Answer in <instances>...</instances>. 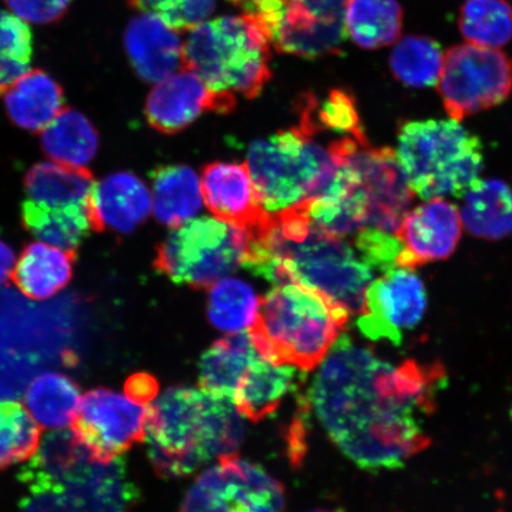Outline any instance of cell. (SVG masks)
<instances>
[{
  "label": "cell",
  "instance_id": "obj_23",
  "mask_svg": "<svg viewBox=\"0 0 512 512\" xmlns=\"http://www.w3.org/2000/svg\"><path fill=\"white\" fill-rule=\"evenodd\" d=\"M258 356L259 352L246 330L220 338L201 357V388L233 401L238 384Z\"/></svg>",
  "mask_w": 512,
  "mask_h": 512
},
{
  "label": "cell",
  "instance_id": "obj_17",
  "mask_svg": "<svg viewBox=\"0 0 512 512\" xmlns=\"http://www.w3.org/2000/svg\"><path fill=\"white\" fill-rule=\"evenodd\" d=\"M124 44L134 72L145 82L158 83L184 69L179 31L149 12H140L128 22Z\"/></svg>",
  "mask_w": 512,
  "mask_h": 512
},
{
  "label": "cell",
  "instance_id": "obj_42",
  "mask_svg": "<svg viewBox=\"0 0 512 512\" xmlns=\"http://www.w3.org/2000/svg\"><path fill=\"white\" fill-rule=\"evenodd\" d=\"M16 265V256L12 248L0 240V285L6 283L12 277Z\"/></svg>",
  "mask_w": 512,
  "mask_h": 512
},
{
  "label": "cell",
  "instance_id": "obj_31",
  "mask_svg": "<svg viewBox=\"0 0 512 512\" xmlns=\"http://www.w3.org/2000/svg\"><path fill=\"white\" fill-rule=\"evenodd\" d=\"M300 125L311 134L335 133L339 137L367 140L354 96L344 89H334L323 101L306 95L300 104Z\"/></svg>",
  "mask_w": 512,
  "mask_h": 512
},
{
  "label": "cell",
  "instance_id": "obj_2",
  "mask_svg": "<svg viewBox=\"0 0 512 512\" xmlns=\"http://www.w3.org/2000/svg\"><path fill=\"white\" fill-rule=\"evenodd\" d=\"M248 233L247 270L274 285L310 288L350 315L362 313L374 270L354 241L318 228L300 204L267 211Z\"/></svg>",
  "mask_w": 512,
  "mask_h": 512
},
{
  "label": "cell",
  "instance_id": "obj_1",
  "mask_svg": "<svg viewBox=\"0 0 512 512\" xmlns=\"http://www.w3.org/2000/svg\"><path fill=\"white\" fill-rule=\"evenodd\" d=\"M392 368L341 335L311 389L320 424L339 450L364 470L399 469L431 445L413 409L396 394Z\"/></svg>",
  "mask_w": 512,
  "mask_h": 512
},
{
  "label": "cell",
  "instance_id": "obj_19",
  "mask_svg": "<svg viewBox=\"0 0 512 512\" xmlns=\"http://www.w3.org/2000/svg\"><path fill=\"white\" fill-rule=\"evenodd\" d=\"M151 208L149 189L130 172H115L95 182L88 197L95 232L131 233L149 217Z\"/></svg>",
  "mask_w": 512,
  "mask_h": 512
},
{
  "label": "cell",
  "instance_id": "obj_11",
  "mask_svg": "<svg viewBox=\"0 0 512 512\" xmlns=\"http://www.w3.org/2000/svg\"><path fill=\"white\" fill-rule=\"evenodd\" d=\"M284 508L283 485L259 465L230 453L196 479L181 512H284Z\"/></svg>",
  "mask_w": 512,
  "mask_h": 512
},
{
  "label": "cell",
  "instance_id": "obj_36",
  "mask_svg": "<svg viewBox=\"0 0 512 512\" xmlns=\"http://www.w3.org/2000/svg\"><path fill=\"white\" fill-rule=\"evenodd\" d=\"M34 56V36L27 22L0 10V96L27 74Z\"/></svg>",
  "mask_w": 512,
  "mask_h": 512
},
{
  "label": "cell",
  "instance_id": "obj_26",
  "mask_svg": "<svg viewBox=\"0 0 512 512\" xmlns=\"http://www.w3.org/2000/svg\"><path fill=\"white\" fill-rule=\"evenodd\" d=\"M22 224L42 242L76 251L92 228L88 202L49 207L25 200L21 209Z\"/></svg>",
  "mask_w": 512,
  "mask_h": 512
},
{
  "label": "cell",
  "instance_id": "obj_15",
  "mask_svg": "<svg viewBox=\"0 0 512 512\" xmlns=\"http://www.w3.org/2000/svg\"><path fill=\"white\" fill-rule=\"evenodd\" d=\"M235 106V96L211 91L200 76L183 69L156 83L146 100L145 114L156 131L176 134L194 123L203 113L227 114Z\"/></svg>",
  "mask_w": 512,
  "mask_h": 512
},
{
  "label": "cell",
  "instance_id": "obj_13",
  "mask_svg": "<svg viewBox=\"0 0 512 512\" xmlns=\"http://www.w3.org/2000/svg\"><path fill=\"white\" fill-rule=\"evenodd\" d=\"M426 307V288L418 275L394 268L369 285L358 328L371 341L399 345L403 331L420 323Z\"/></svg>",
  "mask_w": 512,
  "mask_h": 512
},
{
  "label": "cell",
  "instance_id": "obj_37",
  "mask_svg": "<svg viewBox=\"0 0 512 512\" xmlns=\"http://www.w3.org/2000/svg\"><path fill=\"white\" fill-rule=\"evenodd\" d=\"M134 9L162 18L171 28L190 31L213 15L216 0H128Z\"/></svg>",
  "mask_w": 512,
  "mask_h": 512
},
{
  "label": "cell",
  "instance_id": "obj_40",
  "mask_svg": "<svg viewBox=\"0 0 512 512\" xmlns=\"http://www.w3.org/2000/svg\"><path fill=\"white\" fill-rule=\"evenodd\" d=\"M281 2L309 11L323 21L345 24V10L350 0H281Z\"/></svg>",
  "mask_w": 512,
  "mask_h": 512
},
{
  "label": "cell",
  "instance_id": "obj_5",
  "mask_svg": "<svg viewBox=\"0 0 512 512\" xmlns=\"http://www.w3.org/2000/svg\"><path fill=\"white\" fill-rule=\"evenodd\" d=\"M271 41L258 18L221 16L196 25L184 41V69L216 93L255 99L271 80Z\"/></svg>",
  "mask_w": 512,
  "mask_h": 512
},
{
  "label": "cell",
  "instance_id": "obj_8",
  "mask_svg": "<svg viewBox=\"0 0 512 512\" xmlns=\"http://www.w3.org/2000/svg\"><path fill=\"white\" fill-rule=\"evenodd\" d=\"M249 233L213 217L175 227L157 248L153 267L172 283L208 288L232 274L246 259Z\"/></svg>",
  "mask_w": 512,
  "mask_h": 512
},
{
  "label": "cell",
  "instance_id": "obj_9",
  "mask_svg": "<svg viewBox=\"0 0 512 512\" xmlns=\"http://www.w3.org/2000/svg\"><path fill=\"white\" fill-rule=\"evenodd\" d=\"M17 512H130L138 491L123 457L110 463L95 458L43 482L24 485Z\"/></svg>",
  "mask_w": 512,
  "mask_h": 512
},
{
  "label": "cell",
  "instance_id": "obj_34",
  "mask_svg": "<svg viewBox=\"0 0 512 512\" xmlns=\"http://www.w3.org/2000/svg\"><path fill=\"white\" fill-rule=\"evenodd\" d=\"M459 30L467 43L502 48L512 40V5L507 0H466Z\"/></svg>",
  "mask_w": 512,
  "mask_h": 512
},
{
  "label": "cell",
  "instance_id": "obj_4",
  "mask_svg": "<svg viewBox=\"0 0 512 512\" xmlns=\"http://www.w3.org/2000/svg\"><path fill=\"white\" fill-rule=\"evenodd\" d=\"M350 316L322 294L287 283L260 298L258 317L248 332L265 360L309 371L328 356Z\"/></svg>",
  "mask_w": 512,
  "mask_h": 512
},
{
  "label": "cell",
  "instance_id": "obj_27",
  "mask_svg": "<svg viewBox=\"0 0 512 512\" xmlns=\"http://www.w3.org/2000/svg\"><path fill=\"white\" fill-rule=\"evenodd\" d=\"M82 396L78 384L54 371L38 375L25 394V405L38 425L51 431L72 427Z\"/></svg>",
  "mask_w": 512,
  "mask_h": 512
},
{
  "label": "cell",
  "instance_id": "obj_20",
  "mask_svg": "<svg viewBox=\"0 0 512 512\" xmlns=\"http://www.w3.org/2000/svg\"><path fill=\"white\" fill-rule=\"evenodd\" d=\"M75 256L76 251L46 242L30 243L16 261L12 279L25 297L49 299L72 280Z\"/></svg>",
  "mask_w": 512,
  "mask_h": 512
},
{
  "label": "cell",
  "instance_id": "obj_21",
  "mask_svg": "<svg viewBox=\"0 0 512 512\" xmlns=\"http://www.w3.org/2000/svg\"><path fill=\"white\" fill-rule=\"evenodd\" d=\"M4 102L12 123L42 132L63 110V89L43 70H29L4 94Z\"/></svg>",
  "mask_w": 512,
  "mask_h": 512
},
{
  "label": "cell",
  "instance_id": "obj_10",
  "mask_svg": "<svg viewBox=\"0 0 512 512\" xmlns=\"http://www.w3.org/2000/svg\"><path fill=\"white\" fill-rule=\"evenodd\" d=\"M437 86L447 114L462 121L509 98L512 59L501 49L459 44L446 51Z\"/></svg>",
  "mask_w": 512,
  "mask_h": 512
},
{
  "label": "cell",
  "instance_id": "obj_41",
  "mask_svg": "<svg viewBox=\"0 0 512 512\" xmlns=\"http://www.w3.org/2000/svg\"><path fill=\"white\" fill-rule=\"evenodd\" d=\"M125 394L128 398L149 406L158 394V382L149 374L132 375L125 383Z\"/></svg>",
  "mask_w": 512,
  "mask_h": 512
},
{
  "label": "cell",
  "instance_id": "obj_32",
  "mask_svg": "<svg viewBox=\"0 0 512 512\" xmlns=\"http://www.w3.org/2000/svg\"><path fill=\"white\" fill-rule=\"evenodd\" d=\"M444 56L439 43L432 38L409 35L395 43L389 66L395 79L402 85L426 88L437 85Z\"/></svg>",
  "mask_w": 512,
  "mask_h": 512
},
{
  "label": "cell",
  "instance_id": "obj_35",
  "mask_svg": "<svg viewBox=\"0 0 512 512\" xmlns=\"http://www.w3.org/2000/svg\"><path fill=\"white\" fill-rule=\"evenodd\" d=\"M41 439V426L22 403L0 401V470L27 462Z\"/></svg>",
  "mask_w": 512,
  "mask_h": 512
},
{
  "label": "cell",
  "instance_id": "obj_43",
  "mask_svg": "<svg viewBox=\"0 0 512 512\" xmlns=\"http://www.w3.org/2000/svg\"><path fill=\"white\" fill-rule=\"evenodd\" d=\"M311 512H336V511H329V510H315Z\"/></svg>",
  "mask_w": 512,
  "mask_h": 512
},
{
  "label": "cell",
  "instance_id": "obj_24",
  "mask_svg": "<svg viewBox=\"0 0 512 512\" xmlns=\"http://www.w3.org/2000/svg\"><path fill=\"white\" fill-rule=\"evenodd\" d=\"M460 219L479 239L501 240L512 235V189L498 179H478L464 195Z\"/></svg>",
  "mask_w": 512,
  "mask_h": 512
},
{
  "label": "cell",
  "instance_id": "obj_33",
  "mask_svg": "<svg viewBox=\"0 0 512 512\" xmlns=\"http://www.w3.org/2000/svg\"><path fill=\"white\" fill-rule=\"evenodd\" d=\"M259 307L260 298L243 280L224 278L210 287L208 317L216 329L232 334L251 328Z\"/></svg>",
  "mask_w": 512,
  "mask_h": 512
},
{
  "label": "cell",
  "instance_id": "obj_22",
  "mask_svg": "<svg viewBox=\"0 0 512 512\" xmlns=\"http://www.w3.org/2000/svg\"><path fill=\"white\" fill-rule=\"evenodd\" d=\"M297 369L256 357L235 390L233 402L236 409L254 422L265 419L296 386Z\"/></svg>",
  "mask_w": 512,
  "mask_h": 512
},
{
  "label": "cell",
  "instance_id": "obj_30",
  "mask_svg": "<svg viewBox=\"0 0 512 512\" xmlns=\"http://www.w3.org/2000/svg\"><path fill=\"white\" fill-rule=\"evenodd\" d=\"M345 30L358 47L376 50L399 41L403 11L398 0H350Z\"/></svg>",
  "mask_w": 512,
  "mask_h": 512
},
{
  "label": "cell",
  "instance_id": "obj_29",
  "mask_svg": "<svg viewBox=\"0 0 512 512\" xmlns=\"http://www.w3.org/2000/svg\"><path fill=\"white\" fill-rule=\"evenodd\" d=\"M94 183L86 168L56 162L36 164L24 178L28 200L49 207L87 203Z\"/></svg>",
  "mask_w": 512,
  "mask_h": 512
},
{
  "label": "cell",
  "instance_id": "obj_6",
  "mask_svg": "<svg viewBox=\"0 0 512 512\" xmlns=\"http://www.w3.org/2000/svg\"><path fill=\"white\" fill-rule=\"evenodd\" d=\"M398 142L403 174L422 200L464 197L483 169L482 143L453 119L407 121Z\"/></svg>",
  "mask_w": 512,
  "mask_h": 512
},
{
  "label": "cell",
  "instance_id": "obj_44",
  "mask_svg": "<svg viewBox=\"0 0 512 512\" xmlns=\"http://www.w3.org/2000/svg\"><path fill=\"white\" fill-rule=\"evenodd\" d=\"M511 419H512V407H511Z\"/></svg>",
  "mask_w": 512,
  "mask_h": 512
},
{
  "label": "cell",
  "instance_id": "obj_28",
  "mask_svg": "<svg viewBox=\"0 0 512 512\" xmlns=\"http://www.w3.org/2000/svg\"><path fill=\"white\" fill-rule=\"evenodd\" d=\"M41 145L54 162L85 168L99 149V134L82 113L63 108L41 133Z\"/></svg>",
  "mask_w": 512,
  "mask_h": 512
},
{
  "label": "cell",
  "instance_id": "obj_38",
  "mask_svg": "<svg viewBox=\"0 0 512 512\" xmlns=\"http://www.w3.org/2000/svg\"><path fill=\"white\" fill-rule=\"evenodd\" d=\"M354 245L373 270L386 273L394 270L402 251L395 234L377 228H364L356 233Z\"/></svg>",
  "mask_w": 512,
  "mask_h": 512
},
{
  "label": "cell",
  "instance_id": "obj_14",
  "mask_svg": "<svg viewBox=\"0 0 512 512\" xmlns=\"http://www.w3.org/2000/svg\"><path fill=\"white\" fill-rule=\"evenodd\" d=\"M349 156L367 195L369 227L395 233L415 197L396 153L389 147L355 142Z\"/></svg>",
  "mask_w": 512,
  "mask_h": 512
},
{
  "label": "cell",
  "instance_id": "obj_39",
  "mask_svg": "<svg viewBox=\"0 0 512 512\" xmlns=\"http://www.w3.org/2000/svg\"><path fill=\"white\" fill-rule=\"evenodd\" d=\"M12 14L32 24H50L67 14L72 0H4Z\"/></svg>",
  "mask_w": 512,
  "mask_h": 512
},
{
  "label": "cell",
  "instance_id": "obj_12",
  "mask_svg": "<svg viewBox=\"0 0 512 512\" xmlns=\"http://www.w3.org/2000/svg\"><path fill=\"white\" fill-rule=\"evenodd\" d=\"M146 418L147 406L99 388L81 399L72 431L98 462L110 463L144 441Z\"/></svg>",
  "mask_w": 512,
  "mask_h": 512
},
{
  "label": "cell",
  "instance_id": "obj_25",
  "mask_svg": "<svg viewBox=\"0 0 512 512\" xmlns=\"http://www.w3.org/2000/svg\"><path fill=\"white\" fill-rule=\"evenodd\" d=\"M151 178L152 209L160 223L175 228L201 210V181L189 166H159L152 172Z\"/></svg>",
  "mask_w": 512,
  "mask_h": 512
},
{
  "label": "cell",
  "instance_id": "obj_16",
  "mask_svg": "<svg viewBox=\"0 0 512 512\" xmlns=\"http://www.w3.org/2000/svg\"><path fill=\"white\" fill-rule=\"evenodd\" d=\"M459 210L441 197L407 211L395 230L402 245L396 267H415L450 258L462 238Z\"/></svg>",
  "mask_w": 512,
  "mask_h": 512
},
{
  "label": "cell",
  "instance_id": "obj_18",
  "mask_svg": "<svg viewBox=\"0 0 512 512\" xmlns=\"http://www.w3.org/2000/svg\"><path fill=\"white\" fill-rule=\"evenodd\" d=\"M202 196L217 219L252 229L267 211L261 206L247 163L215 162L202 171Z\"/></svg>",
  "mask_w": 512,
  "mask_h": 512
},
{
  "label": "cell",
  "instance_id": "obj_7",
  "mask_svg": "<svg viewBox=\"0 0 512 512\" xmlns=\"http://www.w3.org/2000/svg\"><path fill=\"white\" fill-rule=\"evenodd\" d=\"M316 138L298 126L249 147L248 169L268 213L309 200L334 175L337 162L329 144L324 146Z\"/></svg>",
  "mask_w": 512,
  "mask_h": 512
},
{
  "label": "cell",
  "instance_id": "obj_3",
  "mask_svg": "<svg viewBox=\"0 0 512 512\" xmlns=\"http://www.w3.org/2000/svg\"><path fill=\"white\" fill-rule=\"evenodd\" d=\"M149 457L158 475H191L242 443L241 414L232 400L206 390L172 387L147 406Z\"/></svg>",
  "mask_w": 512,
  "mask_h": 512
}]
</instances>
